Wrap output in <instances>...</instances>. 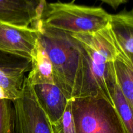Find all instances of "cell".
I'll return each instance as SVG.
<instances>
[{
    "instance_id": "1",
    "label": "cell",
    "mask_w": 133,
    "mask_h": 133,
    "mask_svg": "<svg viewBox=\"0 0 133 133\" xmlns=\"http://www.w3.org/2000/svg\"><path fill=\"white\" fill-rule=\"evenodd\" d=\"M70 35L76 40L81 53L80 71L73 99L101 97L113 105L107 81L119 51L109 25L94 33Z\"/></svg>"
},
{
    "instance_id": "2",
    "label": "cell",
    "mask_w": 133,
    "mask_h": 133,
    "mask_svg": "<svg viewBox=\"0 0 133 133\" xmlns=\"http://www.w3.org/2000/svg\"><path fill=\"white\" fill-rule=\"evenodd\" d=\"M36 30L53 69L55 84L68 101L74 97L81 66V53L76 40L70 34L47 28L36 21L31 26Z\"/></svg>"
},
{
    "instance_id": "3",
    "label": "cell",
    "mask_w": 133,
    "mask_h": 133,
    "mask_svg": "<svg viewBox=\"0 0 133 133\" xmlns=\"http://www.w3.org/2000/svg\"><path fill=\"white\" fill-rule=\"evenodd\" d=\"M110 16L98 6L46 2L37 22L44 27L69 34L94 33L107 27Z\"/></svg>"
},
{
    "instance_id": "4",
    "label": "cell",
    "mask_w": 133,
    "mask_h": 133,
    "mask_svg": "<svg viewBox=\"0 0 133 133\" xmlns=\"http://www.w3.org/2000/svg\"><path fill=\"white\" fill-rule=\"evenodd\" d=\"M75 133H126L115 107L101 97L70 100Z\"/></svg>"
},
{
    "instance_id": "5",
    "label": "cell",
    "mask_w": 133,
    "mask_h": 133,
    "mask_svg": "<svg viewBox=\"0 0 133 133\" xmlns=\"http://www.w3.org/2000/svg\"><path fill=\"white\" fill-rule=\"evenodd\" d=\"M15 133H53L49 119L25 79L18 98L12 101Z\"/></svg>"
},
{
    "instance_id": "6",
    "label": "cell",
    "mask_w": 133,
    "mask_h": 133,
    "mask_svg": "<svg viewBox=\"0 0 133 133\" xmlns=\"http://www.w3.org/2000/svg\"><path fill=\"white\" fill-rule=\"evenodd\" d=\"M31 68L30 59L0 51V88L7 93L10 100L19 97Z\"/></svg>"
},
{
    "instance_id": "7",
    "label": "cell",
    "mask_w": 133,
    "mask_h": 133,
    "mask_svg": "<svg viewBox=\"0 0 133 133\" xmlns=\"http://www.w3.org/2000/svg\"><path fill=\"white\" fill-rule=\"evenodd\" d=\"M38 39L33 27H21L0 21V51L31 59Z\"/></svg>"
},
{
    "instance_id": "8",
    "label": "cell",
    "mask_w": 133,
    "mask_h": 133,
    "mask_svg": "<svg viewBox=\"0 0 133 133\" xmlns=\"http://www.w3.org/2000/svg\"><path fill=\"white\" fill-rule=\"evenodd\" d=\"M46 0H0V21L29 27L39 19Z\"/></svg>"
},
{
    "instance_id": "9",
    "label": "cell",
    "mask_w": 133,
    "mask_h": 133,
    "mask_svg": "<svg viewBox=\"0 0 133 133\" xmlns=\"http://www.w3.org/2000/svg\"><path fill=\"white\" fill-rule=\"evenodd\" d=\"M109 27L119 54L132 62V10H123L118 14H110Z\"/></svg>"
},
{
    "instance_id": "10",
    "label": "cell",
    "mask_w": 133,
    "mask_h": 133,
    "mask_svg": "<svg viewBox=\"0 0 133 133\" xmlns=\"http://www.w3.org/2000/svg\"><path fill=\"white\" fill-rule=\"evenodd\" d=\"M39 105L48 117L51 124L58 122L64 114L69 101L55 84L32 86Z\"/></svg>"
},
{
    "instance_id": "11",
    "label": "cell",
    "mask_w": 133,
    "mask_h": 133,
    "mask_svg": "<svg viewBox=\"0 0 133 133\" xmlns=\"http://www.w3.org/2000/svg\"><path fill=\"white\" fill-rule=\"evenodd\" d=\"M31 62V70L26 77L31 85L55 84L51 63L39 39L32 51Z\"/></svg>"
},
{
    "instance_id": "12",
    "label": "cell",
    "mask_w": 133,
    "mask_h": 133,
    "mask_svg": "<svg viewBox=\"0 0 133 133\" xmlns=\"http://www.w3.org/2000/svg\"><path fill=\"white\" fill-rule=\"evenodd\" d=\"M107 86L113 105L123 122L126 133H133L132 109L129 106L117 83L113 66L109 72Z\"/></svg>"
},
{
    "instance_id": "13",
    "label": "cell",
    "mask_w": 133,
    "mask_h": 133,
    "mask_svg": "<svg viewBox=\"0 0 133 133\" xmlns=\"http://www.w3.org/2000/svg\"><path fill=\"white\" fill-rule=\"evenodd\" d=\"M112 63L117 83L133 109V62L118 53Z\"/></svg>"
},
{
    "instance_id": "14",
    "label": "cell",
    "mask_w": 133,
    "mask_h": 133,
    "mask_svg": "<svg viewBox=\"0 0 133 133\" xmlns=\"http://www.w3.org/2000/svg\"><path fill=\"white\" fill-rule=\"evenodd\" d=\"M0 133H15L14 105L6 99L0 100Z\"/></svg>"
},
{
    "instance_id": "15",
    "label": "cell",
    "mask_w": 133,
    "mask_h": 133,
    "mask_svg": "<svg viewBox=\"0 0 133 133\" xmlns=\"http://www.w3.org/2000/svg\"><path fill=\"white\" fill-rule=\"evenodd\" d=\"M51 125L53 133H75L70 100L61 119Z\"/></svg>"
},
{
    "instance_id": "16",
    "label": "cell",
    "mask_w": 133,
    "mask_h": 133,
    "mask_svg": "<svg viewBox=\"0 0 133 133\" xmlns=\"http://www.w3.org/2000/svg\"><path fill=\"white\" fill-rule=\"evenodd\" d=\"M100 1L108 4V5H110V6L114 8V9H116L117 8L119 7L122 4L125 3H127L129 0H100Z\"/></svg>"
}]
</instances>
